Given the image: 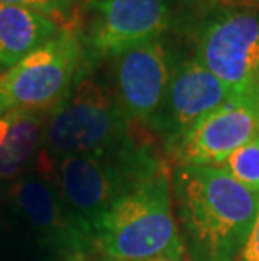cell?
I'll use <instances>...</instances> for the list:
<instances>
[{"mask_svg": "<svg viewBox=\"0 0 259 261\" xmlns=\"http://www.w3.org/2000/svg\"><path fill=\"white\" fill-rule=\"evenodd\" d=\"M172 192L187 259H238L259 213V192L220 165H175Z\"/></svg>", "mask_w": 259, "mask_h": 261, "instance_id": "1", "label": "cell"}, {"mask_svg": "<svg viewBox=\"0 0 259 261\" xmlns=\"http://www.w3.org/2000/svg\"><path fill=\"white\" fill-rule=\"evenodd\" d=\"M111 261H189L174 209L172 174L162 162L114 202L95 231Z\"/></svg>", "mask_w": 259, "mask_h": 261, "instance_id": "2", "label": "cell"}, {"mask_svg": "<svg viewBox=\"0 0 259 261\" xmlns=\"http://www.w3.org/2000/svg\"><path fill=\"white\" fill-rule=\"evenodd\" d=\"M133 126L121 112L114 88L93 74L79 73L44 128L41 174L52 170L54 159L109 153L133 145L140 140L131 130Z\"/></svg>", "mask_w": 259, "mask_h": 261, "instance_id": "3", "label": "cell"}, {"mask_svg": "<svg viewBox=\"0 0 259 261\" xmlns=\"http://www.w3.org/2000/svg\"><path fill=\"white\" fill-rule=\"evenodd\" d=\"M57 162L59 196L69 214L95 238L109 207L162 160L152 153L148 142L140 138L117 152L69 155Z\"/></svg>", "mask_w": 259, "mask_h": 261, "instance_id": "4", "label": "cell"}, {"mask_svg": "<svg viewBox=\"0 0 259 261\" xmlns=\"http://www.w3.org/2000/svg\"><path fill=\"white\" fill-rule=\"evenodd\" d=\"M189 31L194 58L227 88L233 99L259 108V7L216 5Z\"/></svg>", "mask_w": 259, "mask_h": 261, "instance_id": "5", "label": "cell"}, {"mask_svg": "<svg viewBox=\"0 0 259 261\" xmlns=\"http://www.w3.org/2000/svg\"><path fill=\"white\" fill-rule=\"evenodd\" d=\"M82 56L78 32L61 29L0 76V116L9 112L52 113L73 88Z\"/></svg>", "mask_w": 259, "mask_h": 261, "instance_id": "6", "label": "cell"}, {"mask_svg": "<svg viewBox=\"0 0 259 261\" xmlns=\"http://www.w3.org/2000/svg\"><path fill=\"white\" fill-rule=\"evenodd\" d=\"M82 37L91 59L114 58L126 49L162 37L172 27V0H95Z\"/></svg>", "mask_w": 259, "mask_h": 261, "instance_id": "7", "label": "cell"}, {"mask_svg": "<svg viewBox=\"0 0 259 261\" xmlns=\"http://www.w3.org/2000/svg\"><path fill=\"white\" fill-rule=\"evenodd\" d=\"M229 101L231 91L192 54L175 61L163 101L148 125L165 138L170 152L204 116Z\"/></svg>", "mask_w": 259, "mask_h": 261, "instance_id": "8", "label": "cell"}, {"mask_svg": "<svg viewBox=\"0 0 259 261\" xmlns=\"http://www.w3.org/2000/svg\"><path fill=\"white\" fill-rule=\"evenodd\" d=\"M175 59L162 37L114 56V93L126 120L148 125L167 93Z\"/></svg>", "mask_w": 259, "mask_h": 261, "instance_id": "9", "label": "cell"}, {"mask_svg": "<svg viewBox=\"0 0 259 261\" xmlns=\"http://www.w3.org/2000/svg\"><path fill=\"white\" fill-rule=\"evenodd\" d=\"M257 135L259 108L233 99L192 126L170 155L175 165H222L231 153Z\"/></svg>", "mask_w": 259, "mask_h": 261, "instance_id": "10", "label": "cell"}, {"mask_svg": "<svg viewBox=\"0 0 259 261\" xmlns=\"http://www.w3.org/2000/svg\"><path fill=\"white\" fill-rule=\"evenodd\" d=\"M9 194L27 223L56 244L81 256L90 243H95V238L69 214L54 186L41 175L22 177L10 187Z\"/></svg>", "mask_w": 259, "mask_h": 261, "instance_id": "11", "label": "cell"}, {"mask_svg": "<svg viewBox=\"0 0 259 261\" xmlns=\"http://www.w3.org/2000/svg\"><path fill=\"white\" fill-rule=\"evenodd\" d=\"M61 27L34 9L0 2V68H12L57 34Z\"/></svg>", "mask_w": 259, "mask_h": 261, "instance_id": "12", "label": "cell"}, {"mask_svg": "<svg viewBox=\"0 0 259 261\" xmlns=\"http://www.w3.org/2000/svg\"><path fill=\"white\" fill-rule=\"evenodd\" d=\"M44 128L39 113L9 112L0 116V180L24 170L41 145Z\"/></svg>", "mask_w": 259, "mask_h": 261, "instance_id": "13", "label": "cell"}, {"mask_svg": "<svg viewBox=\"0 0 259 261\" xmlns=\"http://www.w3.org/2000/svg\"><path fill=\"white\" fill-rule=\"evenodd\" d=\"M242 186L259 192V135L231 153L220 165Z\"/></svg>", "mask_w": 259, "mask_h": 261, "instance_id": "14", "label": "cell"}, {"mask_svg": "<svg viewBox=\"0 0 259 261\" xmlns=\"http://www.w3.org/2000/svg\"><path fill=\"white\" fill-rule=\"evenodd\" d=\"M244 2L246 0H179V5L182 9V20L185 27H190L202 14L214 9L216 5H236Z\"/></svg>", "mask_w": 259, "mask_h": 261, "instance_id": "15", "label": "cell"}, {"mask_svg": "<svg viewBox=\"0 0 259 261\" xmlns=\"http://www.w3.org/2000/svg\"><path fill=\"white\" fill-rule=\"evenodd\" d=\"M2 4L10 5H22V7L34 9L37 12H41L47 17H51L61 29H68V22H66L63 12H61L59 5L56 0H0Z\"/></svg>", "mask_w": 259, "mask_h": 261, "instance_id": "16", "label": "cell"}, {"mask_svg": "<svg viewBox=\"0 0 259 261\" xmlns=\"http://www.w3.org/2000/svg\"><path fill=\"white\" fill-rule=\"evenodd\" d=\"M61 12H63L66 22H68V29L76 31L79 24V15L86 12V9L95 2V0H56Z\"/></svg>", "mask_w": 259, "mask_h": 261, "instance_id": "17", "label": "cell"}, {"mask_svg": "<svg viewBox=\"0 0 259 261\" xmlns=\"http://www.w3.org/2000/svg\"><path fill=\"white\" fill-rule=\"evenodd\" d=\"M236 261H259V213L256 216L251 234Z\"/></svg>", "mask_w": 259, "mask_h": 261, "instance_id": "18", "label": "cell"}, {"mask_svg": "<svg viewBox=\"0 0 259 261\" xmlns=\"http://www.w3.org/2000/svg\"><path fill=\"white\" fill-rule=\"evenodd\" d=\"M150 261H174V259H150Z\"/></svg>", "mask_w": 259, "mask_h": 261, "instance_id": "19", "label": "cell"}, {"mask_svg": "<svg viewBox=\"0 0 259 261\" xmlns=\"http://www.w3.org/2000/svg\"><path fill=\"white\" fill-rule=\"evenodd\" d=\"M69 261H86V259H81V258H79V259H69Z\"/></svg>", "mask_w": 259, "mask_h": 261, "instance_id": "20", "label": "cell"}, {"mask_svg": "<svg viewBox=\"0 0 259 261\" xmlns=\"http://www.w3.org/2000/svg\"><path fill=\"white\" fill-rule=\"evenodd\" d=\"M257 105H259V93H257Z\"/></svg>", "mask_w": 259, "mask_h": 261, "instance_id": "21", "label": "cell"}, {"mask_svg": "<svg viewBox=\"0 0 259 261\" xmlns=\"http://www.w3.org/2000/svg\"><path fill=\"white\" fill-rule=\"evenodd\" d=\"M254 2H256V4H257V5H259V0H254Z\"/></svg>", "mask_w": 259, "mask_h": 261, "instance_id": "22", "label": "cell"}]
</instances>
